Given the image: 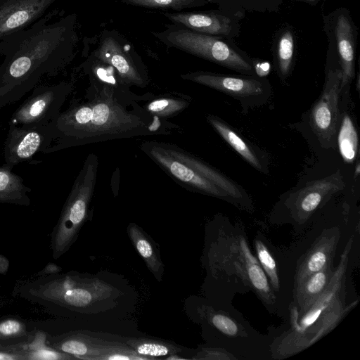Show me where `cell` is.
Listing matches in <instances>:
<instances>
[{"label":"cell","instance_id":"cell-1","mask_svg":"<svg viewBox=\"0 0 360 360\" xmlns=\"http://www.w3.org/2000/svg\"><path fill=\"white\" fill-rule=\"evenodd\" d=\"M49 13L0 39V108L13 104L39 84L58 75L76 55L77 15L49 22Z\"/></svg>","mask_w":360,"mask_h":360},{"label":"cell","instance_id":"cell-2","mask_svg":"<svg viewBox=\"0 0 360 360\" xmlns=\"http://www.w3.org/2000/svg\"><path fill=\"white\" fill-rule=\"evenodd\" d=\"M96 91L87 101L72 103L46 128L51 139L44 154L110 139L155 133L136 110H130L115 91L117 84L93 79Z\"/></svg>","mask_w":360,"mask_h":360},{"label":"cell","instance_id":"cell-3","mask_svg":"<svg viewBox=\"0 0 360 360\" xmlns=\"http://www.w3.org/2000/svg\"><path fill=\"white\" fill-rule=\"evenodd\" d=\"M353 244L347 241L329 285L305 311L289 309V328L270 344L271 359H283L302 352L328 335L357 305L347 302V276Z\"/></svg>","mask_w":360,"mask_h":360},{"label":"cell","instance_id":"cell-4","mask_svg":"<svg viewBox=\"0 0 360 360\" xmlns=\"http://www.w3.org/2000/svg\"><path fill=\"white\" fill-rule=\"evenodd\" d=\"M212 271L228 301L236 293L252 291L270 312H275L277 297L252 252L244 228L231 224L219 228L211 249Z\"/></svg>","mask_w":360,"mask_h":360},{"label":"cell","instance_id":"cell-5","mask_svg":"<svg viewBox=\"0 0 360 360\" xmlns=\"http://www.w3.org/2000/svg\"><path fill=\"white\" fill-rule=\"evenodd\" d=\"M98 162L94 154L86 158L63 205L51 234L50 248L55 259L70 248L86 220L96 185Z\"/></svg>","mask_w":360,"mask_h":360},{"label":"cell","instance_id":"cell-6","mask_svg":"<svg viewBox=\"0 0 360 360\" xmlns=\"http://www.w3.org/2000/svg\"><path fill=\"white\" fill-rule=\"evenodd\" d=\"M152 34L169 47L174 48L223 67L252 75L254 67L242 55L216 36L193 31L174 23Z\"/></svg>","mask_w":360,"mask_h":360},{"label":"cell","instance_id":"cell-7","mask_svg":"<svg viewBox=\"0 0 360 360\" xmlns=\"http://www.w3.org/2000/svg\"><path fill=\"white\" fill-rule=\"evenodd\" d=\"M90 53L112 66L125 85L146 86L149 82L147 69L134 46L115 30H103Z\"/></svg>","mask_w":360,"mask_h":360},{"label":"cell","instance_id":"cell-8","mask_svg":"<svg viewBox=\"0 0 360 360\" xmlns=\"http://www.w3.org/2000/svg\"><path fill=\"white\" fill-rule=\"evenodd\" d=\"M141 148L160 167L184 186L217 198L229 196L190 165L182 156L180 148L156 141H146Z\"/></svg>","mask_w":360,"mask_h":360},{"label":"cell","instance_id":"cell-9","mask_svg":"<svg viewBox=\"0 0 360 360\" xmlns=\"http://www.w3.org/2000/svg\"><path fill=\"white\" fill-rule=\"evenodd\" d=\"M73 86L68 82L38 85L12 114L8 124L37 128L50 123L60 112Z\"/></svg>","mask_w":360,"mask_h":360},{"label":"cell","instance_id":"cell-10","mask_svg":"<svg viewBox=\"0 0 360 360\" xmlns=\"http://www.w3.org/2000/svg\"><path fill=\"white\" fill-rule=\"evenodd\" d=\"M341 79L340 69L329 70L326 76L322 94L311 109V127L320 141L325 144L330 143L337 131Z\"/></svg>","mask_w":360,"mask_h":360},{"label":"cell","instance_id":"cell-11","mask_svg":"<svg viewBox=\"0 0 360 360\" xmlns=\"http://www.w3.org/2000/svg\"><path fill=\"white\" fill-rule=\"evenodd\" d=\"M202 311L208 324L225 340L228 351L236 352L238 349L242 354H248L247 349L249 346L253 345L254 342L258 344L259 342L256 341L263 339L231 308L226 311L204 305Z\"/></svg>","mask_w":360,"mask_h":360},{"label":"cell","instance_id":"cell-12","mask_svg":"<svg viewBox=\"0 0 360 360\" xmlns=\"http://www.w3.org/2000/svg\"><path fill=\"white\" fill-rule=\"evenodd\" d=\"M51 139L46 125L37 128L22 127L8 124L4 147V165L13 169L28 162L38 153H44Z\"/></svg>","mask_w":360,"mask_h":360},{"label":"cell","instance_id":"cell-13","mask_svg":"<svg viewBox=\"0 0 360 360\" xmlns=\"http://www.w3.org/2000/svg\"><path fill=\"white\" fill-rule=\"evenodd\" d=\"M343 183L342 176L337 172L307 184L288 205L292 218L300 225L304 224L326 197L343 188Z\"/></svg>","mask_w":360,"mask_h":360},{"label":"cell","instance_id":"cell-14","mask_svg":"<svg viewBox=\"0 0 360 360\" xmlns=\"http://www.w3.org/2000/svg\"><path fill=\"white\" fill-rule=\"evenodd\" d=\"M340 238V230L338 227L321 233L297 262L293 288L311 274L333 265Z\"/></svg>","mask_w":360,"mask_h":360},{"label":"cell","instance_id":"cell-15","mask_svg":"<svg viewBox=\"0 0 360 360\" xmlns=\"http://www.w3.org/2000/svg\"><path fill=\"white\" fill-rule=\"evenodd\" d=\"M56 0H0V39L27 27Z\"/></svg>","mask_w":360,"mask_h":360},{"label":"cell","instance_id":"cell-16","mask_svg":"<svg viewBox=\"0 0 360 360\" xmlns=\"http://www.w3.org/2000/svg\"><path fill=\"white\" fill-rule=\"evenodd\" d=\"M181 77L239 98L257 96L263 94L264 91V84L255 79L222 75L203 71L184 74Z\"/></svg>","mask_w":360,"mask_h":360},{"label":"cell","instance_id":"cell-17","mask_svg":"<svg viewBox=\"0 0 360 360\" xmlns=\"http://www.w3.org/2000/svg\"><path fill=\"white\" fill-rule=\"evenodd\" d=\"M52 348L75 356L77 359L98 360L107 351L110 341L90 337L81 333L46 338Z\"/></svg>","mask_w":360,"mask_h":360},{"label":"cell","instance_id":"cell-18","mask_svg":"<svg viewBox=\"0 0 360 360\" xmlns=\"http://www.w3.org/2000/svg\"><path fill=\"white\" fill-rule=\"evenodd\" d=\"M164 15L174 24L206 34L228 35L232 30L229 18L213 12H166Z\"/></svg>","mask_w":360,"mask_h":360},{"label":"cell","instance_id":"cell-19","mask_svg":"<svg viewBox=\"0 0 360 360\" xmlns=\"http://www.w3.org/2000/svg\"><path fill=\"white\" fill-rule=\"evenodd\" d=\"M334 271V266H329L304 279L293 288L292 302L288 309L297 314L305 311L327 288Z\"/></svg>","mask_w":360,"mask_h":360},{"label":"cell","instance_id":"cell-20","mask_svg":"<svg viewBox=\"0 0 360 360\" xmlns=\"http://www.w3.org/2000/svg\"><path fill=\"white\" fill-rule=\"evenodd\" d=\"M335 34L341 63V90L354 76L355 44L354 30L348 17L340 14L335 23Z\"/></svg>","mask_w":360,"mask_h":360},{"label":"cell","instance_id":"cell-21","mask_svg":"<svg viewBox=\"0 0 360 360\" xmlns=\"http://www.w3.org/2000/svg\"><path fill=\"white\" fill-rule=\"evenodd\" d=\"M127 230L132 244L145 262L148 270L157 281L160 282L162 279L164 265L153 243L134 223H130Z\"/></svg>","mask_w":360,"mask_h":360},{"label":"cell","instance_id":"cell-22","mask_svg":"<svg viewBox=\"0 0 360 360\" xmlns=\"http://www.w3.org/2000/svg\"><path fill=\"white\" fill-rule=\"evenodd\" d=\"M31 191L23 179L13 173L12 169L4 165L0 166V203L28 206Z\"/></svg>","mask_w":360,"mask_h":360},{"label":"cell","instance_id":"cell-23","mask_svg":"<svg viewBox=\"0 0 360 360\" xmlns=\"http://www.w3.org/2000/svg\"><path fill=\"white\" fill-rule=\"evenodd\" d=\"M207 120L223 139L243 159L257 169H262V165L256 154L235 131L215 116L208 115Z\"/></svg>","mask_w":360,"mask_h":360},{"label":"cell","instance_id":"cell-24","mask_svg":"<svg viewBox=\"0 0 360 360\" xmlns=\"http://www.w3.org/2000/svg\"><path fill=\"white\" fill-rule=\"evenodd\" d=\"M46 335L39 333L34 340L27 345H15L13 349L19 354L22 359L30 360H66L77 359L75 356L59 352L49 345L46 346Z\"/></svg>","mask_w":360,"mask_h":360},{"label":"cell","instance_id":"cell-25","mask_svg":"<svg viewBox=\"0 0 360 360\" xmlns=\"http://www.w3.org/2000/svg\"><path fill=\"white\" fill-rule=\"evenodd\" d=\"M181 153L184 158L201 175L226 192L229 197L234 199L242 198L243 193L238 186L219 172L181 148Z\"/></svg>","mask_w":360,"mask_h":360},{"label":"cell","instance_id":"cell-26","mask_svg":"<svg viewBox=\"0 0 360 360\" xmlns=\"http://www.w3.org/2000/svg\"><path fill=\"white\" fill-rule=\"evenodd\" d=\"M126 344L141 356L153 359L155 357L168 356L183 351V348L174 343L151 338H131Z\"/></svg>","mask_w":360,"mask_h":360},{"label":"cell","instance_id":"cell-27","mask_svg":"<svg viewBox=\"0 0 360 360\" xmlns=\"http://www.w3.org/2000/svg\"><path fill=\"white\" fill-rule=\"evenodd\" d=\"M338 145L343 160L347 163H352L358 153L359 137L354 122L348 115H344L341 120Z\"/></svg>","mask_w":360,"mask_h":360},{"label":"cell","instance_id":"cell-28","mask_svg":"<svg viewBox=\"0 0 360 360\" xmlns=\"http://www.w3.org/2000/svg\"><path fill=\"white\" fill-rule=\"evenodd\" d=\"M254 241L257 259L264 270L271 288L275 293H279L281 281L276 259L261 237L256 236Z\"/></svg>","mask_w":360,"mask_h":360},{"label":"cell","instance_id":"cell-29","mask_svg":"<svg viewBox=\"0 0 360 360\" xmlns=\"http://www.w3.org/2000/svg\"><path fill=\"white\" fill-rule=\"evenodd\" d=\"M188 105L183 98L160 97L153 100L146 106V110L155 117L166 118L176 115Z\"/></svg>","mask_w":360,"mask_h":360},{"label":"cell","instance_id":"cell-30","mask_svg":"<svg viewBox=\"0 0 360 360\" xmlns=\"http://www.w3.org/2000/svg\"><path fill=\"white\" fill-rule=\"evenodd\" d=\"M134 6L148 8L172 9L177 12L193 7L205 5L206 0H118Z\"/></svg>","mask_w":360,"mask_h":360},{"label":"cell","instance_id":"cell-31","mask_svg":"<svg viewBox=\"0 0 360 360\" xmlns=\"http://www.w3.org/2000/svg\"><path fill=\"white\" fill-rule=\"evenodd\" d=\"M294 39L290 30H285L281 35L277 45L276 59L278 71L283 77L288 76L293 58Z\"/></svg>","mask_w":360,"mask_h":360},{"label":"cell","instance_id":"cell-32","mask_svg":"<svg viewBox=\"0 0 360 360\" xmlns=\"http://www.w3.org/2000/svg\"><path fill=\"white\" fill-rule=\"evenodd\" d=\"M149 359L137 354L126 343L111 342L108 351L101 355L98 360H134Z\"/></svg>","mask_w":360,"mask_h":360},{"label":"cell","instance_id":"cell-33","mask_svg":"<svg viewBox=\"0 0 360 360\" xmlns=\"http://www.w3.org/2000/svg\"><path fill=\"white\" fill-rule=\"evenodd\" d=\"M25 334L26 327L22 321L14 319L0 321V339L20 338Z\"/></svg>","mask_w":360,"mask_h":360},{"label":"cell","instance_id":"cell-34","mask_svg":"<svg viewBox=\"0 0 360 360\" xmlns=\"http://www.w3.org/2000/svg\"><path fill=\"white\" fill-rule=\"evenodd\" d=\"M192 359H238L233 354L223 348H201L191 358Z\"/></svg>","mask_w":360,"mask_h":360},{"label":"cell","instance_id":"cell-35","mask_svg":"<svg viewBox=\"0 0 360 360\" xmlns=\"http://www.w3.org/2000/svg\"><path fill=\"white\" fill-rule=\"evenodd\" d=\"M62 270V268L53 263H49L40 272L37 276H45L49 274H57Z\"/></svg>","mask_w":360,"mask_h":360},{"label":"cell","instance_id":"cell-36","mask_svg":"<svg viewBox=\"0 0 360 360\" xmlns=\"http://www.w3.org/2000/svg\"><path fill=\"white\" fill-rule=\"evenodd\" d=\"M255 71L259 76H264L269 73L270 65L268 62L258 63L254 67Z\"/></svg>","mask_w":360,"mask_h":360},{"label":"cell","instance_id":"cell-37","mask_svg":"<svg viewBox=\"0 0 360 360\" xmlns=\"http://www.w3.org/2000/svg\"><path fill=\"white\" fill-rule=\"evenodd\" d=\"M22 359V356L14 352L0 351V360Z\"/></svg>","mask_w":360,"mask_h":360},{"label":"cell","instance_id":"cell-38","mask_svg":"<svg viewBox=\"0 0 360 360\" xmlns=\"http://www.w3.org/2000/svg\"><path fill=\"white\" fill-rule=\"evenodd\" d=\"M0 273L5 274L8 266V262L6 258L0 255Z\"/></svg>","mask_w":360,"mask_h":360},{"label":"cell","instance_id":"cell-39","mask_svg":"<svg viewBox=\"0 0 360 360\" xmlns=\"http://www.w3.org/2000/svg\"><path fill=\"white\" fill-rule=\"evenodd\" d=\"M360 172V165L359 163H357L356 166V170H355V176H358Z\"/></svg>","mask_w":360,"mask_h":360},{"label":"cell","instance_id":"cell-40","mask_svg":"<svg viewBox=\"0 0 360 360\" xmlns=\"http://www.w3.org/2000/svg\"><path fill=\"white\" fill-rule=\"evenodd\" d=\"M304 1H315V0H304Z\"/></svg>","mask_w":360,"mask_h":360},{"label":"cell","instance_id":"cell-41","mask_svg":"<svg viewBox=\"0 0 360 360\" xmlns=\"http://www.w3.org/2000/svg\"><path fill=\"white\" fill-rule=\"evenodd\" d=\"M207 1H212V0H206Z\"/></svg>","mask_w":360,"mask_h":360},{"label":"cell","instance_id":"cell-42","mask_svg":"<svg viewBox=\"0 0 360 360\" xmlns=\"http://www.w3.org/2000/svg\"><path fill=\"white\" fill-rule=\"evenodd\" d=\"M0 348H1V345H0Z\"/></svg>","mask_w":360,"mask_h":360}]
</instances>
